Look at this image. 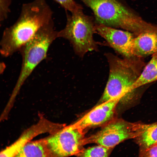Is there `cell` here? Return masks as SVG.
<instances>
[{"label":"cell","mask_w":157,"mask_h":157,"mask_svg":"<svg viewBox=\"0 0 157 157\" xmlns=\"http://www.w3.org/2000/svg\"><path fill=\"white\" fill-rule=\"evenodd\" d=\"M53 15L46 0L23 4L16 21L3 32L0 42L1 55L8 57L20 51L41 27L53 19Z\"/></svg>","instance_id":"cell-1"},{"label":"cell","mask_w":157,"mask_h":157,"mask_svg":"<svg viewBox=\"0 0 157 157\" xmlns=\"http://www.w3.org/2000/svg\"><path fill=\"white\" fill-rule=\"evenodd\" d=\"M105 55L109 65V75L100 101H120L135 92L132 86L146 64L142 58L136 56L121 58L110 53Z\"/></svg>","instance_id":"cell-2"},{"label":"cell","mask_w":157,"mask_h":157,"mask_svg":"<svg viewBox=\"0 0 157 157\" xmlns=\"http://www.w3.org/2000/svg\"><path fill=\"white\" fill-rule=\"evenodd\" d=\"M51 20L41 27L20 50L22 58L20 72L10 98L13 103L22 86L36 67L47 57L49 47L58 37Z\"/></svg>","instance_id":"cell-3"},{"label":"cell","mask_w":157,"mask_h":157,"mask_svg":"<svg viewBox=\"0 0 157 157\" xmlns=\"http://www.w3.org/2000/svg\"><path fill=\"white\" fill-rule=\"evenodd\" d=\"M92 10L99 24L138 34L149 31L148 25L117 0H81Z\"/></svg>","instance_id":"cell-4"},{"label":"cell","mask_w":157,"mask_h":157,"mask_svg":"<svg viewBox=\"0 0 157 157\" xmlns=\"http://www.w3.org/2000/svg\"><path fill=\"white\" fill-rule=\"evenodd\" d=\"M66 25L58 31V37L68 40L72 44L76 54L83 57L87 52L98 50L97 42L93 35L96 33L90 17L81 10L67 15Z\"/></svg>","instance_id":"cell-5"},{"label":"cell","mask_w":157,"mask_h":157,"mask_svg":"<svg viewBox=\"0 0 157 157\" xmlns=\"http://www.w3.org/2000/svg\"><path fill=\"white\" fill-rule=\"evenodd\" d=\"M83 131L73 124L62 128L47 137L56 156H67L78 153L83 141Z\"/></svg>","instance_id":"cell-6"},{"label":"cell","mask_w":157,"mask_h":157,"mask_svg":"<svg viewBox=\"0 0 157 157\" xmlns=\"http://www.w3.org/2000/svg\"><path fill=\"white\" fill-rule=\"evenodd\" d=\"M135 124L122 120L110 122L94 136L93 141L111 149L127 139L135 137Z\"/></svg>","instance_id":"cell-7"},{"label":"cell","mask_w":157,"mask_h":157,"mask_svg":"<svg viewBox=\"0 0 157 157\" xmlns=\"http://www.w3.org/2000/svg\"><path fill=\"white\" fill-rule=\"evenodd\" d=\"M95 28L96 33L105 40L107 45L124 58L135 56L133 49L135 37L133 33L100 24L95 25Z\"/></svg>","instance_id":"cell-8"},{"label":"cell","mask_w":157,"mask_h":157,"mask_svg":"<svg viewBox=\"0 0 157 157\" xmlns=\"http://www.w3.org/2000/svg\"><path fill=\"white\" fill-rule=\"evenodd\" d=\"M63 125L51 122L41 117L38 122L25 130L13 143L2 150L0 157H15L22 148L33 138L40 134H51L62 128Z\"/></svg>","instance_id":"cell-9"},{"label":"cell","mask_w":157,"mask_h":157,"mask_svg":"<svg viewBox=\"0 0 157 157\" xmlns=\"http://www.w3.org/2000/svg\"><path fill=\"white\" fill-rule=\"evenodd\" d=\"M119 101L112 100L101 103L74 125L83 131L86 128L104 124L113 117L116 106Z\"/></svg>","instance_id":"cell-10"},{"label":"cell","mask_w":157,"mask_h":157,"mask_svg":"<svg viewBox=\"0 0 157 157\" xmlns=\"http://www.w3.org/2000/svg\"><path fill=\"white\" fill-rule=\"evenodd\" d=\"M134 56L142 58L157 52V32L146 31L139 34L134 39Z\"/></svg>","instance_id":"cell-11"},{"label":"cell","mask_w":157,"mask_h":157,"mask_svg":"<svg viewBox=\"0 0 157 157\" xmlns=\"http://www.w3.org/2000/svg\"><path fill=\"white\" fill-rule=\"evenodd\" d=\"M56 156L48 144L47 138L26 143L15 157Z\"/></svg>","instance_id":"cell-12"},{"label":"cell","mask_w":157,"mask_h":157,"mask_svg":"<svg viewBox=\"0 0 157 157\" xmlns=\"http://www.w3.org/2000/svg\"><path fill=\"white\" fill-rule=\"evenodd\" d=\"M135 137L143 149L157 144V123L149 124H137Z\"/></svg>","instance_id":"cell-13"},{"label":"cell","mask_w":157,"mask_h":157,"mask_svg":"<svg viewBox=\"0 0 157 157\" xmlns=\"http://www.w3.org/2000/svg\"><path fill=\"white\" fill-rule=\"evenodd\" d=\"M157 80V52L146 65L140 76L132 86L133 90Z\"/></svg>","instance_id":"cell-14"},{"label":"cell","mask_w":157,"mask_h":157,"mask_svg":"<svg viewBox=\"0 0 157 157\" xmlns=\"http://www.w3.org/2000/svg\"><path fill=\"white\" fill-rule=\"evenodd\" d=\"M110 149L99 145L84 150L80 155L83 157H107L109 154Z\"/></svg>","instance_id":"cell-15"},{"label":"cell","mask_w":157,"mask_h":157,"mask_svg":"<svg viewBox=\"0 0 157 157\" xmlns=\"http://www.w3.org/2000/svg\"><path fill=\"white\" fill-rule=\"evenodd\" d=\"M66 10L72 13L78 12L82 10V8L74 0H54Z\"/></svg>","instance_id":"cell-16"},{"label":"cell","mask_w":157,"mask_h":157,"mask_svg":"<svg viewBox=\"0 0 157 157\" xmlns=\"http://www.w3.org/2000/svg\"><path fill=\"white\" fill-rule=\"evenodd\" d=\"M11 0H0V22L1 24L8 17L10 12Z\"/></svg>","instance_id":"cell-17"},{"label":"cell","mask_w":157,"mask_h":157,"mask_svg":"<svg viewBox=\"0 0 157 157\" xmlns=\"http://www.w3.org/2000/svg\"><path fill=\"white\" fill-rule=\"evenodd\" d=\"M145 154L146 156L157 157V144L147 149L145 151Z\"/></svg>","instance_id":"cell-18"}]
</instances>
